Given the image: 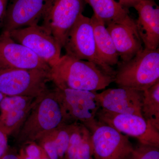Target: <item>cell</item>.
I'll list each match as a JSON object with an SVG mask.
<instances>
[{"label":"cell","instance_id":"cell-1","mask_svg":"<svg viewBox=\"0 0 159 159\" xmlns=\"http://www.w3.org/2000/svg\"><path fill=\"white\" fill-rule=\"evenodd\" d=\"M51 79L58 88L70 89L97 92L108 86L114 81L97 65L64 55L51 69Z\"/></svg>","mask_w":159,"mask_h":159},{"label":"cell","instance_id":"cell-2","mask_svg":"<svg viewBox=\"0 0 159 159\" xmlns=\"http://www.w3.org/2000/svg\"><path fill=\"white\" fill-rule=\"evenodd\" d=\"M159 81V50L144 48L130 60L121 62L114 82L118 88L144 91Z\"/></svg>","mask_w":159,"mask_h":159},{"label":"cell","instance_id":"cell-3","mask_svg":"<svg viewBox=\"0 0 159 159\" xmlns=\"http://www.w3.org/2000/svg\"><path fill=\"white\" fill-rule=\"evenodd\" d=\"M63 48L66 55L93 63L115 78L116 71L99 58L90 18L83 14L80 16L68 33Z\"/></svg>","mask_w":159,"mask_h":159},{"label":"cell","instance_id":"cell-4","mask_svg":"<svg viewBox=\"0 0 159 159\" xmlns=\"http://www.w3.org/2000/svg\"><path fill=\"white\" fill-rule=\"evenodd\" d=\"M51 79V73L39 70H24L0 65V93L6 96L41 93Z\"/></svg>","mask_w":159,"mask_h":159},{"label":"cell","instance_id":"cell-5","mask_svg":"<svg viewBox=\"0 0 159 159\" xmlns=\"http://www.w3.org/2000/svg\"><path fill=\"white\" fill-rule=\"evenodd\" d=\"M96 118L99 122L119 132L135 138L139 143L159 147V130L143 117L132 114L116 113L100 108Z\"/></svg>","mask_w":159,"mask_h":159},{"label":"cell","instance_id":"cell-6","mask_svg":"<svg viewBox=\"0 0 159 159\" xmlns=\"http://www.w3.org/2000/svg\"><path fill=\"white\" fill-rule=\"evenodd\" d=\"M84 0H51L43 17L42 26L63 48L66 38L82 14Z\"/></svg>","mask_w":159,"mask_h":159},{"label":"cell","instance_id":"cell-7","mask_svg":"<svg viewBox=\"0 0 159 159\" xmlns=\"http://www.w3.org/2000/svg\"><path fill=\"white\" fill-rule=\"evenodd\" d=\"M9 34L15 41L30 49L51 68L61 57L62 47L42 26L37 25L25 27Z\"/></svg>","mask_w":159,"mask_h":159},{"label":"cell","instance_id":"cell-8","mask_svg":"<svg viewBox=\"0 0 159 159\" xmlns=\"http://www.w3.org/2000/svg\"><path fill=\"white\" fill-rule=\"evenodd\" d=\"M88 129L92 134L93 159H126L133 150L128 136L98 120Z\"/></svg>","mask_w":159,"mask_h":159},{"label":"cell","instance_id":"cell-9","mask_svg":"<svg viewBox=\"0 0 159 159\" xmlns=\"http://www.w3.org/2000/svg\"><path fill=\"white\" fill-rule=\"evenodd\" d=\"M97 93L58 88L57 93L65 118L78 120L89 128L97 122L96 116L100 108L96 99Z\"/></svg>","mask_w":159,"mask_h":159},{"label":"cell","instance_id":"cell-10","mask_svg":"<svg viewBox=\"0 0 159 159\" xmlns=\"http://www.w3.org/2000/svg\"><path fill=\"white\" fill-rule=\"evenodd\" d=\"M51 0H12L3 20L2 32L38 25L43 19Z\"/></svg>","mask_w":159,"mask_h":159},{"label":"cell","instance_id":"cell-11","mask_svg":"<svg viewBox=\"0 0 159 159\" xmlns=\"http://www.w3.org/2000/svg\"><path fill=\"white\" fill-rule=\"evenodd\" d=\"M0 65L11 68L51 72L48 65L27 47L15 41L9 33L0 34Z\"/></svg>","mask_w":159,"mask_h":159},{"label":"cell","instance_id":"cell-12","mask_svg":"<svg viewBox=\"0 0 159 159\" xmlns=\"http://www.w3.org/2000/svg\"><path fill=\"white\" fill-rule=\"evenodd\" d=\"M143 93V91L123 88L109 89L102 93H97L96 99L100 108L103 109L142 117Z\"/></svg>","mask_w":159,"mask_h":159},{"label":"cell","instance_id":"cell-13","mask_svg":"<svg viewBox=\"0 0 159 159\" xmlns=\"http://www.w3.org/2000/svg\"><path fill=\"white\" fill-rule=\"evenodd\" d=\"M133 7L138 12L135 21L144 48L155 50L159 45V8L153 0H139Z\"/></svg>","mask_w":159,"mask_h":159},{"label":"cell","instance_id":"cell-14","mask_svg":"<svg viewBox=\"0 0 159 159\" xmlns=\"http://www.w3.org/2000/svg\"><path fill=\"white\" fill-rule=\"evenodd\" d=\"M107 29L122 62L130 60L144 49L136 27L124 24H112L107 26Z\"/></svg>","mask_w":159,"mask_h":159},{"label":"cell","instance_id":"cell-15","mask_svg":"<svg viewBox=\"0 0 159 159\" xmlns=\"http://www.w3.org/2000/svg\"><path fill=\"white\" fill-rule=\"evenodd\" d=\"M92 7L94 14L102 20L106 26L121 24L136 27L135 21L129 15L128 11L115 0H84Z\"/></svg>","mask_w":159,"mask_h":159},{"label":"cell","instance_id":"cell-16","mask_svg":"<svg viewBox=\"0 0 159 159\" xmlns=\"http://www.w3.org/2000/svg\"><path fill=\"white\" fill-rule=\"evenodd\" d=\"M92 134L83 124L70 126L68 148L64 159H93Z\"/></svg>","mask_w":159,"mask_h":159},{"label":"cell","instance_id":"cell-17","mask_svg":"<svg viewBox=\"0 0 159 159\" xmlns=\"http://www.w3.org/2000/svg\"><path fill=\"white\" fill-rule=\"evenodd\" d=\"M90 19L99 58L110 66L117 64L119 63V56L105 24L95 14Z\"/></svg>","mask_w":159,"mask_h":159},{"label":"cell","instance_id":"cell-18","mask_svg":"<svg viewBox=\"0 0 159 159\" xmlns=\"http://www.w3.org/2000/svg\"><path fill=\"white\" fill-rule=\"evenodd\" d=\"M25 96H5L0 102V129L5 133L14 127L25 115L27 102Z\"/></svg>","mask_w":159,"mask_h":159},{"label":"cell","instance_id":"cell-19","mask_svg":"<svg viewBox=\"0 0 159 159\" xmlns=\"http://www.w3.org/2000/svg\"><path fill=\"white\" fill-rule=\"evenodd\" d=\"M54 97H46L41 102L37 114V121L44 131L52 130L61 125L64 114L60 100Z\"/></svg>","mask_w":159,"mask_h":159},{"label":"cell","instance_id":"cell-20","mask_svg":"<svg viewBox=\"0 0 159 159\" xmlns=\"http://www.w3.org/2000/svg\"><path fill=\"white\" fill-rule=\"evenodd\" d=\"M142 117L159 130V81L143 91Z\"/></svg>","mask_w":159,"mask_h":159},{"label":"cell","instance_id":"cell-21","mask_svg":"<svg viewBox=\"0 0 159 159\" xmlns=\"http://www.w3.org/2000/svg\"><path fill=\"white\" fill-rule=\"evenodd\" d=\"M126 159H159V147L139 143Z\"/></svg>","mask_w":159,"mask_h":159},{"label":"cell","instance_id":"cell-22","mask_svg":"<svg viewBox=\"0 0 159 159\" xmlns=\"http://www.w3.org/2000/svg\"><path fill=\"white\" fill-rule=\"evenodd\" d=\"M70 138V126L61 129L57 132L53 139L60 159H64L68 148Z\"/></svg>","mask_w":159,"mask_h":159},{"label":"cell","instance_id":"cell-23","mask_svg":"<svg viewBox=\"0 0 159 159\" xmlns=\"http://www.w3.org/2000/svg\"><path fill=\"white\" fill-rule=\"evenodd\" d=\"M43 148H40L35 144H31L26 147L25 152L26 155L34 158L40 159L44 153Z\"/></svg>","mask_w":159,"mask_h":159},{"label":"cell","instance_id":"cell-24","mask_svg":"<svg viewBox=\"0 0 159 159\" xmlns=\"http://www.w3.org/2000/svg\"><path fill=\"white\" fill-rule=\"evenodd\" d=\"M8 150V141L6 133L0 129V159Z\"/></svg>","mask_w":159,"mask_h":159},{"label":"cell","instance_id":"cell-25","mask_svg":"<svg viewBox=\"0 0 159 159\" xmlns=\"http://www.w3.org/2000/svg\"><path fill=\"white\" fill-rule=\"evenodd\" d=\"M9 1V0H0V26L2 25Z\"/></svg>","mask_w":159,"mask_h":159},{"label":"cell","instance_id":"cell-26","mask_svg":"<svg viewBox=\"0 0 159 159\" xmlns=\"http://www.w3.org/2000/svg\"><path fill=\"white\" fill-rule=\"evenodd\" d=\"M139 0H119V3L123 7H133Z\"/></svg>","mask_w":159,"mask_h":159},{"label":"cell","instance_id":"cell-27","mask_svg":"<svg viewBox=\"0 0 159 159\" xmlns=\"http://www.w3.org/2000/svg\"><path fill=\"white\" fill-rule=\"evenodd\" d=\"M1 159H21L20 157L14 154L8 152V150Z\"/></svg>","mask_w":159,"mask_h":159},{"label":"cell","instance_id":"cell-28","mask_svg":"<svg viewBox=\"0 0 159 159\" xmlns=\"http://www.w3.org/2000/svg\"><path fill=\"white\" fill-rule=\"evenodd\" d=\"M20 157L21 159H37L28 156L25 153L22 154L21 155Z\"/></svg>","mask_w":159,"mask_h":159},{"label":"cell","instance_id":"cell-29","mask_svg":"<svg viewBox=\"0 0 159 159\" xmlns=\"http://www.w3.org/2000/svg\"><path fill=\"white\" fill-rule=\"evenodd\" d=\"M40 159H50V158L47 155V154L45 153V152H44V153H43L42 156L41 157Z\"/></svg>","mask_w":159,"mask_h":159},{"label":"cell","instance_id":"cell-30","mask_svg":"<svg viewBox=\"0 0 159 159\" xmlns=\"http://www.w3.org/2000/svg\"><path fill=\"white\" fill-rule=\"evenodd\" d=\"M5 96H4L3 94H2V93H0V102H1L3 98H4V97Z\"/></svg>","mask_w":159,"mask_h":159}]
</instances>
